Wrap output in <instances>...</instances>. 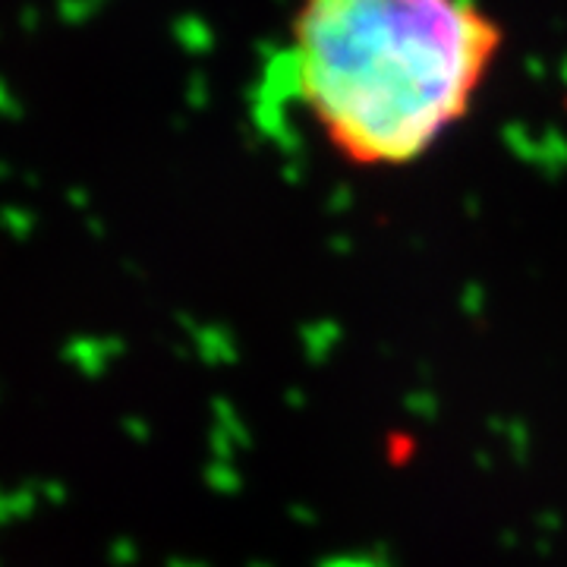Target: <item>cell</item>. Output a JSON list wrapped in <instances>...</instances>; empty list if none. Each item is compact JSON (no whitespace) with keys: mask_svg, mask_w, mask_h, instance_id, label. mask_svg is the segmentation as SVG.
Here are the masks:
<instances>
[{"mask_svg":"<svg viewBox=\"0 0 567 567\" xmlns=\"http://www.w3.org/2000/svg\"><path fill=\"white\" fill-rule=\"evenodd\" d=\"M502 41L476 0H300L284 80L341 158L404 167L466 121Z\"/></svg>","mask_w":567,"mask_h":567,"instance_id":"obj_1","label":"cell"}]
</instances>
